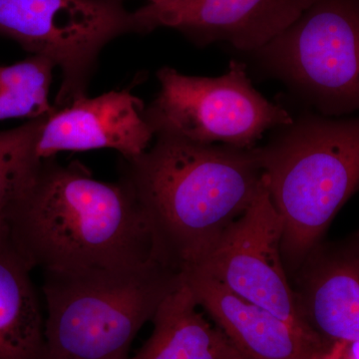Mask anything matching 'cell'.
Wrapping results in <instances>:
<instances>
[{"label":"cell","mask_w":359,"mask_h":359,"mask_svg":"<svg viewBox=\"0 0 359 359\" xmlns=\"http://www.w3.org/2000/svg\"><path fill=\"white\" fill-rule=\"evenodd\" d=\"M129 32L122 0H0V35L60 68L56 108L85 95L101 50Z\"/></svg>","instance_id":"7"},{"label":"cell","mask_w":359,"mask_h":359,"mask_svg":"<svg viewBox=\"0 0 359 359\" xmlns=\"http://www.w3.org/2000/svg\"><path fill=\"white\" fill-rule=\"evenodd\" d=\"M125 160L121 181L147 221L158 259L197 266L252 204L263 181L257 147L205 145L169 135Z\"/></svg>","instance_id":"2"},{"label":"cell","mask_w":359,"mask_h":359,"mask_svg":"<svg viewBox=\"0 0 359 359\" xmlns=\"http://www.w3.org/2000/svg\"><path fill=\"white\" fill-rule=\"evenodd\" d=\"M157 77L159 93L145 110L155 136L252 149L264 134L294 119L287 108L255 88L240 60L233 59L218 77L189 76L169 66Z\"/></svg>","instance_id":"6"},{"label":"cell","mask_w":359,"mask_h":359,"mask_svg":"<svg viewBox=\"0 0 359 359\" xmlns=\"http://www.w3.org/2000/svg\"><path fill=\"white\" fill-rule=\"evenodd\" d=\"M318 359H359V341L327 342Z\"/></svg>","instance_id":"17"},{"label":"cell","mask_w":359,"mask_h":359,"mask_svg":"<svg viewBox=\"0 0 359 359\" xmlns=\"http://www.w3.org/2000/svg\"><path fill=\"white\" fill-rule=\"evenodd\" d=\"M207 311L244 359H318L327 344L304 337L287 321L196 269L182 271Z\"/></svg>","instance_id":"11"},{"label":"cell","mask_w":359,"mask_h":359,"mask_svg":"<svg viewBox=\"0 0 359 359\" xmlns=\"http://www.w3.org/2000/svg\"><path fill=\"white\" fill-rule=\"evenodd\" d=\"M4 219L21 254L43 273L160 262L128 186L98 181L81 163L40 160Z\"/></svg>","instance_id":"1"},{"label":"cell","mask_w":359,"mask_h":359,"mask_svg":"<svg viewBox=\"0 0 359 359\" xmlns=\"http://www.w3.org/2000/svg\"><path fill=\"white\" fill-rule=\"evenodd\" d=\"M54 68L49 59L39 55L0 66V121L53 113L56 107L49 102V91Z\"/></svg>","instance_id":"15"},{"label":"cell","mask_w":359,"mask_h":359,"mask_svg":"<svg viewBox=\"0 0 359 359\" xmlns=\"http://www.w3.org/2000/svg\"><path fill=\"white\" fill-rule=\"evenodd\" d=\"M249 55L308 109L328 117L359 114V0H314Z\"/></svg>","instance_id":"5"},{"label":"cell","mask_w":359,"mask_h":359,"mask_svg":"<svg viewBox=\"0 0 359 359\" xmlns=\"http://www.w3.org/2000/svg\"><path fill=\"white\" fill-rule=\"evenodd\" d=\"M302 264L297 301L325 342L359 341V237L318 245Z\"/></svg>","instance_id":"12"},{"label":"cell","mask_w":359,"mask_h":359,"mask_svg":"<svg viewBox=\"0 0 359 359\" xmlns=\"http://www.w3.org/2000/svg\"><path fill=\"white\" fill-rule=\"evenodd\" d=\"M283 235V218L271 199L263 175L252 204L226 229L209 254L189 269L216 278L231 292L287 321L306 339L325 344L304 320L297 292L287 280Z\"/></svg>","instance_id":"8"},{"label":"cell","mask_w":359,"mask_h":359,"mask_svg":"<svg viewBox=\"0 0 359 359\" xmlns=\"http://www.w3.org/2000/svg\"><path fill=\"white\" fill-rule=\"evenodd\" d=\"M356 235H358V233H356ZM358 237H359V236H358Z\"/></svg>","instance_id":"20"},{"label":"cell","mask_w":359,"mask_h":359,"mask_svg":"<svg viewBox=\"0 0 359 359\" xmlns=\"http://www.w3.org/2000/svg\"><path fill=\"white\" fill-rule=\"evenodd\" d=\"M32 266L0 219V359H47L45 318Z\"/></svg>","instance_id":"13"},{"label":"cell","mask_w":359,"mask_h":359,"mask_svg":"<svg viewBox=\"0 0 359 359\" xmlns=\"http://www.w3.org/2000/svg\"><path fill=\"white\" fill-rule=\"evenodd\" d=\"M314 0H165L132 13L135 32L167 27L198 46L223 42L249 54L285 32Z\"/></svg>","instance_id":"9"},{"label":"cell","mask_w":359,"mask_h":359,"mask_svg":"<svg viewBox=\"0 0 359 359\" xmlns=\"http://www.w3.org/2000/svg\"><path fill=\"white\" fill-rule=\"evenodd\" d=\"M48 116L0 131V219L40 162L35 150Z\"/></svg>","instance_id":"16"},{"label":"cell","mask_w":359,"mask_h":359,"mask_svg":"<svg viewBox=\"0 0 359 359\" xmlns=\"http://www.w3.org/2000/svg\"><path fill=\"white\" fill-rule=\"evenodd\" d=\"M198 308L182 276L156 311L152 334L136 355L127 359H244Z\"/></svg>","instance_id":"14"},{"label":"cell","mask_w":359,"mask_h":359,"mask_svg":"<svg viewBox=\"0 0 359 359\" xmlns=\"http://www.w3.org/2000/svg\"><path fill=\"white\" fill-rule=\"evenodd\" d=\"M149 1H150V4H157V2L165 1V0H149Z\"/></svg>","instance_id":"18"},{"label":"cell","mask_w":359,"mask_h":359,"mask_svg":"<svg viewBox=\"0 0 359 359\" xmlns=\"http://www.w3.org/2000/svg\"><path fill=\"white\" fill-rule=\"evenodd\" d=\"M257 151L283 221V262L301 268L359 191V114L328 117L306 109L269 132Z\"/></svg>","instance_id":"3"},{"label":"cell","mask_w":359,"mask_h":359,"mask_svg":"<svg viewBox=\"0 0 359 359\" xmlns=\"http://www.w3.org/2000/svg\"><path fill=\"white\" fill-rule=\"evenodd\" d=\"M43 273L47 359L128 358L136 335L182 280L160 262Z\"/></svg>","instance_id":"4"},{"label":"cell","mask_w":359,"mask_h":359,"mask_svg":"<svg viewBox=\"0 0 359 359\" xmlns=\"http://www.w3.org/2000/svg\"><path fill=\"white\" fill-rule=\"evenodd\" d=\"M145 110L143 101L127 89L95 98L78 97L47 117L36 144L37 158L102 148L118 151L125 160L139 157L155 137Z\"/></svg>","instance_id":"10"},{"label":"cell","mask_w":359,"mask_h":359,"mask_svg":"<svg viewBox=\"0 0 359 359\" xmlns=\"http://www.w3.org/2000/svg\"><path fill=\"white\" fill-rule=\"evenodd\" d=\"M358 233V235L359 236V231H358V233Z\"/></svg>","instance_id":"19"}]
</instances>
